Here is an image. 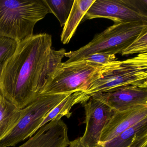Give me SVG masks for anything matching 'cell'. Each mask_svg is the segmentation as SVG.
Returning a JSON list of instances; mask_svg holds the SVG:
<instances>
[{
	"label": "cell",
	"instance_id": "14",
	"mask_svg": "<svg viewBox=\"0 0 147 147\" xmlns=\"http://www.w3.org/2000/svg\"><path fill=\"white\" fill-rule=\"evenodd\" d=\"M145 133H147V118L98 147H128L136 137Z\"/></svg>",
	"mask_w": 147,
	"mask_h": 147
},
{
	"label": "cell",
	"instance_id": "22",
	"mask_svg": "<svg viewBox=\"0 0 147 147\" xmlns=\"http://www.w3.org/2000/svg\"><path fill=\"white\" fill-rule=\"evenodd\" d=\"M69 147H86L82 143L80 138L79 137L69 142Z\"/></svg>",
	"mask_w": 147,
	"mask_h": 147
},
{
	"label": "cell",
	"instance_id": "1",
	"mask_svg": "<svg viewBox=\"0 0 147 147\" xmlns=\"http://www.w3.org/2000/svg\"><path fill=\"white\" fill-rule=\"evenodd\" d=\"M52 36L39 33L18 43L0 71V90L4 97L22 109L39 95L38 85L51 49Z\"/></svg>",
	"mask_w": 147,
	"mask_h": 147
},
{
	"label": "cell",
	"instance_id": "16",
	"mask_svg": "<svg viewBox=\"0 0 147 147\" xmlns=\"http://www.w3.org/2000/svg\"><path fill=\"white\" fill-rule=\"evenodd\" d=\"M74 0H42L49 10L56 17L61 27L64 26Z\"/></svg>",
	"mask_w": 147,
	"mask_h": 147
},
{
	"label": "cell",
	"instance_id": "3",
	"mask_svg": "<svg viewBox=\"0 0 147 147\" xmlns=\"http://www.w3.org/2000/svg\"><path fill=\"white\" fill-rule=\"evenodd\" d=\"M49 13L42 0H0V37L20 42L34 35L36 24Z\"/></svg>",
	"mask_w": 147,
	"mask_h": 147
},
{
	"label": "cell",
	"instance_id": "15",
	"mask_svg": "<svg viewBox=\"0 0 147 147\" xmlns=\"http://www.w3.org/2000/svg\"><path fill=\"white\" fill-rule=\"evenodd\" d=\"M66 53V50L64 49H61L58 51L54 50L51 49L44 65L38 80L37 89L39 95L48 78L62 63V61L65 56Z\"/></svg>",
	"mask_w": 147,
	"mask_h": 147
},
{
	"label": "cell",
	"instance_id": "11",
	"mask_svg": "<svg viewBox=\"0 0 147 147\" xmlns=\"http://www.w3.org/2000/svg\"><path fill=\"white\" fill-rule=\"evenodd\" d=\"M147 118V105L125 111H114L101 132L99 145L109 142L130 127Z\"/></svg>",
	"mask_w": 147,
	"mask_h": 147
},
{
	"label": "cell",
	"instance_id": "6",
	"mask_svg": "<svg viewBox=\"0 0 147 147\" xmlns=\"http://www.w3.org/2000/svg\"><path fill=\"white\" fill-rule=\"evenodd\" d=\"M72 94H39L33 101L21 109L17 125L1 141L0 147H15L32 136L46 115L67 96Z\"/></svg>",
	"mask_w": 147,
	"mask_h": 147
},
{
	"label": "cell",
	"instance_id": "7",
	"mask_svg": "<svg viewBox=\"0 0 147 147\" xmlns=\"http://www.w3.org/2000/svg\"><path fill=\"white\" fill-rule=\"evenodd\" d=\"M101 18L111 20L115 23L147 24V1L95 0L83 20Z\"/></svg>",
	"mask_w": 147,
	"mask_h": 147
},
{
	"label": "cell",
	"instance_id": "9",
	"mask_svg": "<svg viewBox=\"0 0 147 147\" xmlns=\"http://www.w3.org/2000/svg\"><path fill=\"white\" fill-rule=\"evenodd\" d=\"M92 97L114 111H121L138 106L147 105V88L129 86L112 92L95 94Z\"/></svg>",
	"mask_w": 147,
	"mask_h": 147
},
{
	"label": "cell",
	"instance_id": "13",
	"mask_svg": "<svg viewBox=\"0 0 147 147\" xmlns=\"http://www.w3.org/2000/svg\"><path fill=\"white\" fill-rule=\"evenodd\" d=\"M21 109H18L0 94V141L17 125L21 116Z\"/></svg>",
	"mask_w": 147,
	"mask_h": 147
},
{
	"label": "cell",
	"instance_id": "24",
	"mask_svg": "<svg viewBox=\"0 0 147 147\" xmlns=\"http://www.w3.org/2000/svg\"><path fill=\"white\" fill-rule=\"evenodd\" d=\"M144 147H147V144H146Z\"/></svg>",
	"mask_w": 147,
	"mask_h": 147
},
{
	"label": "cell",
	"instance_id": "12",
	"mask_svg": "<svg viewBox=\"0 0 147 147\" xmlns=\"http://www.w3.org/2000/svg\"><path fill=\"white\" fill-rule=\"evenodd\" d=\"M95 0H74L68 18L64 25L61 41L63 44L70 42L77 27Z\"/></svg>",
	"mask_w": 147,
	"mask_h": 147
},
{
	"label": "cell",
	"instance_id": "18",
	"mask_svg": "<svg viewBox=\"0 0 147 147\" xmlns=\"http://www.w3.org/2000/svg\"><path fill=\"white\" fill-rule=\"evenodd\" d=\"M147 52V26L142 30L136 39L122 52L123 56Z\"/></svg>",
	"mask_w": 147,
	"mask_h": 147
},
{
	"label": "cell",
	"instance_id": "17",
	"mask_svg": "<svg viewBox=\"0 0 147 147\" xmlns=\"http://www.w3.org/2000/svg\"><path fill=\"white\" fill-rule=\"evenodd\" d=\"M75 98L74 93L67 96L46 115L38 127V130L40 127L52 120L61 119L63 117L68 118L70 117L72 115L71 109L75 105Z\"/></svg>",
	"mask_w": 147,
	"mask_h": 147
},
{
	"label": "cell",
	"instance_id": "25",
	"mask_svg": "<svg viewBox=\"0 0 147 147\" xmlns=\"http://www.w3.org/2000/svg\"><path fill=\"white\" fill-rule=\"evenodd\" d=\"M1 90H0V94H1Z\"/></svg>",
	"mask_w": 147,
	"mask_h": 147
},
{
	"label": "cell",
	"instance_id": "19",
	"mask_svg": "<svg viewBox=\"0 0 147 147\" xmlns=\"http://www.w3.org/2000/svg\"><path fill=\"white\" fill-rule=\"evenodd\" d=\"M18 42L4 37H0V66L3 67L11 57L17 49Z\"/></svg>",
	"mask_w": 147,
	"mask_h": 147
},
{
	"label": "cell",
	"instance_id": "4",
	"mask_svg": "<svg viewBox=\"0 0 147 147\" xmlns=\"http://www.w3.org/2000/svg\"><path fill=\"white\" fill-rule=\"evenodd\" d=\"M129 86L147 88V53L121 61L118 66L91 83L86 91L74 93L75 105H84L95 94Z\"/></svg>",
	"mask_w": 147,
	"mask_h": 147
},
{
	"label": "cell",
	"instance_id": "23",
	"mask_svg": "<svg viewBox=\"0 0 147 147\" xmlns=\"http://www.w3.org/2000/svg\"><path fill=\"white\" fill-rule=\"evenodd\" d=\"M2 67V66H0V71H1V68Z\"/></svg>",
	"mask_w": 147,
	"mask_h": 147
},
{
	"label": "cell",
	"instance_id": "21",
	"mask_svg": "<svg viewBox=\"0 0 147 147\" xmlns=\"http://www.w3.org/2000/svg\"><path fill=\"white\" fill-rule=\"evenodd\" d=\"M146 144H147V133L136 137L128 147H144Z\"/></svg>",
	"mask_w": 147,
	"mask_h": 147
},
{
	"label": "cell",
	"instance_id": "5",
	"mask_svg": "<svg viewBox=\"0 0 147 147\" xmlns=\"http://www.w3.org/2000/svg\"><path fill=\"white\" fill-rule=\"evenodd\" d=\"M147 24L141 22L115 23L97 34L88 44L75 51L66 52L65 63L77 61L89 55L103 53L115 55L122 52L137 38Z\"/></svg>",
	"mask_w": 147,
	"mask_h": 147
},
{
	"label": "cell",
	"instance_id": "2",
	"mask_svg": "<svg viewBox=\"0 0 147 147\" xmlns=\"http://www.w3.org/2000/svg\"><path fill=\"white\" fill-rule=\"evenodd\" d=\"M115 61L100 65L85 60L62 63L48 78L40 94H73L86 91L88 86L120 64Z\"/></svg>",
	"mask_w": 147,
	"mask_h": 147
},
{
	"label": "cell",
	"instance_id": "20",
	"mask_svg": "<svg viewBox=\"0 0 147 147\" xmlns=\"http://www.w3.org/2000/svg\"><path fill=\"white\" fill-rule=\"evenodd\" d=\"M117 59L115 55L103 53H95L85 57L79 61L85 60L100 65H105L117 61Z\"/></svg>",
	"mask_w": 147,
	"mask_h": 147
},
{
	"label": "cell",
	"instance_id": "10",
	"mask_svg": "<svg viewBox=\"0 0 147 147\" xmlns=\"http://www.w3.org/2000/svg\"><path fill=\"white\" fill-rule=\"evenodd\" d=\"M69 142L67 126L61 119L52 120L43 125L18 147H67Z\"/></svg>",
	"mask_w": 147,
	"mask_h": 147
},
{
	"label": "cell",
	"instance_id": "8",
	"mask_svg": "<svg viewBox=\"0 0 147 147\" xmlns=\"http://www.w3.org/2000/svg\"><path fill=\"white\" fill-rule=\"evenodd\" d=\"M83 105L86 127L81 142L86 147H98L102 130L114 111L92 97Z\"/></svg>",
	"mask_w": 147,
	"mask_h": 147
}]
</instances>
